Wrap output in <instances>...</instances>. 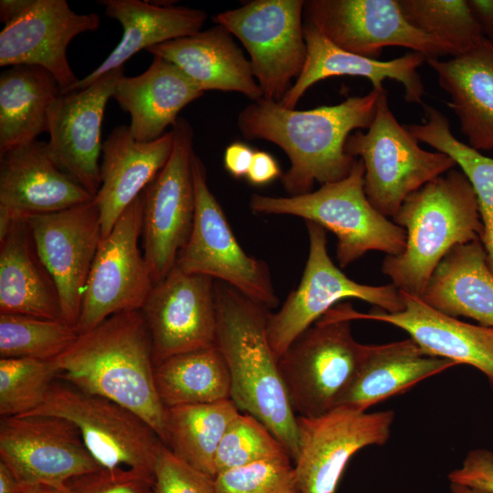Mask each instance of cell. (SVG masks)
I'll return each mask as SVG.
<instances>
[{
  "label": "cell",
  "instance_id": "obj_1",
  "mask_svg": "<svg viewBox=\"0 0 493 493\" xmlns=\"http://www.w3.org/2000/svg\"><path fill=\"white\" fill-rule=\"evenodd\" d=\"M382 89L308 110L262 98L240 111L237 126L246 139L268 141L286 152L290 166L280 177L283 188L289 196L305 194L315 183H333L350 173L357 159L345 152L346 141L352 131L370 127Z\"/></svg>",
  "mask_w": 493,
  "mask_h": 493
},
{
  "label": "cell",
  "instance_id": "obj_2",
  "mask_svg": "<svg viewBox=\"0 0 493 493\" xmlns=\"http://www.w3.org/2000/svg\"><path fill=\"white\" fill-rule=\"evenodd\" d=\"M55 360L59 380L130 409L164 444L166 408L156 390L152 342L141 309L114 314L79 334Z\"/></svg>",
  "mask_w": 493,
  "mask_h": 493
},
{
  "label": "cell",
  "instance_id": "obj_3",
  "mask_svg": "<svg viewBox=\"0 0 493 493\" xmlns=\"http://www.w3.org/2000/svg\"><path fill=\"white\" fill-rule=\"evenodd\" d=\"M215 298V345L229 371L230 399L239 411L264 424L294 460L299 448L297 415L267 338L269 309L217 280Z\"/></svg>",
  "mask_w": 493,
  "mask_h": 493
},
{
  "label": "cell",
  "instance_id": "obj_4",
  "mask_svg": "<svg viewBox=\"0 0 493 493\" xmlns=\"http://www.w3.org/2000/svg\"><path fill=\"white\" fill-rule=\"evenodd\" d=\"M393 219L405 230V248L386 256L382 271L398 290L418 298L448 251L481 241L484 232L476 193L454 169L411 194Z\"/></svg>",
  "mask_w": 493,
  "mask_h": 493
},
{
  "label": "cell",
  "instance_id": "obj_5",
  "mask_svg": "<svg viewBox=\"0 0 493 493\" xmlns=\"http://www.w3.org/2000/svg\"><path fill=\"white\" fill-rule=\"evenodd\" d=\"M249 206L255 214L294 215L332 232L341 267L368 251L397 256L405 248V230L377 211L367 198L361 159L345 178L322 184L316 191L287 197L254 194Z\"/></svg>",
  "mask_w": 493,
  "mask_h": 493
},
{
  "label": "cell",
  "instance_id": "obj_6",
  "mask_svg": "<svg viewBox=\"0 0 493 493\" xmlns=\"http://www.w3.org/2000/svg\"><path fill=\"white\" fill-rule=\"evenodd\" d=\"M345 152L362 161L366 196L386 217H393L411 194L456 165L448 155L420 147L392 112L385 89L380 92L372 124L366 131L359 130L348 137Z\"/></svg>",
  "mask_w": 493,
  "mask_h": 493
},
{
  "label": "cell",
  "instance_id": "obj_7",
  "mask_svg": "<svg viewBox=\"0 0 493 493\" xmlns=\"http://www.w3.org/2000/svg\"><path fill=\"white\" fill-rule=\"evenodd\" d=\"M351 321L330 309L278 359L280 375L297 416H317L334 408L354 377L367 345L355 341Z\"/></svg>",
  "mask_w": 493,
  "mask_h": 493
},
{
  "label": "cell",
  "instance_id": "obj_8",
  "mask_svg": "<svg viewBox=\"0 0 493 493\" xmlns=\"http://www.w3.org/2000/svg\"><path fill=\"white\" fill-rule=\"evenodd\" d=\"M27 414L72 422L102 467L133 468L153 475L163 442L142 417L112 400L82 392L58 379L43 404Z\"/></svg>",
  "mask_w": 493,
  "mask_h": 493
},
{
  "label": "cell",
  "instance_id": "obj_9",
  "mask_svg": "<svg viewBox=\"0 0 493 493\" xmlns=\"http://www.w3.org/2000/svg\"><path fill=\"white\" fill-rule=\"evenodd\" d=\"M194 215L191 234L178 253L175 266L226 283L252 300L273 309L278 298L267 263L240 246L220 204L207 184L205 166L196 154L193 162Z\"/></svg>",
  "mask_w": 493,
  "mask_h": 493
},
{
  "label": "cell",
  "instance_id": "obj_10",
  "mask_svg": "<svg viewBox=\"0 0 493 493\" xmlns=\"http://www.w3.org/2000/svg\"><path fill=\"white\" fill-rule=\"evenodd\" d=\"M303 0H254L217 14L249 54L263 98L279 102L299 76L307 58Z\"/></svg>",
  "mask_w": 493,
  "mask_h": 493
},
{
  "label": "cell",
  "instance_id": "obj_11",
  "mask_svg": "<svg viewBox=\"0 0 493 493\" xmlns=\"http://www.w3.org/2000/svg\"><path fill=\"white\" fill-rule=\"evenodd\" d=\"M306 226L309 249L299 284L267 319V338L278 361L303 331L344 299H358L387 312L404 308L393 284L370 286L349 278L328 254L326 230L312 222Z\"/></svg>",
  "mask_w": 493,
  "mask_h": 493
},
{
  "label": "cell",
  "instance_id": "obj_12",
  "mask_svg": "<svg viewBox=\"0 0 493 493\" xmlns=\"http://www.w3.org/2000/svg\"><path fill=\"white\" fill-rule=\"evenodd\" d=\"M143 193L101 237L91 265L76 325L85 333L109 317L142 309L154 283L139 243L142 232Z\"/></svg>",
  "mask_w": 493,
  "mask_h": 493
},
{
  "label": "cell",
  "instance_id": "obj_13",
  "mask_svg": "<svg viewBox=\"0 0 493 493\" xmlns=\"http://www.w3.org/2000/svg\"><path fill=\"white\" fill-rule=\"evenodd\" d=\"M172 130V153L143 191L142 243L154 284L174 267L194 215V130L184 118Z\"/></svg>",
  "mask_w": 493,
  "mask_h": 493
},
{
  "label": "cell",
  "instance_id": "obj_14",
  "mask_svg": "<svg viewBox=\"0 0 493 493\" xmlns=\"http://www.w3.org/2000/svg\"><path fill=\"white\" fill-rule=\"evenodd\" d=\"M394 416L392 410L369 413L345 406L317 416H297V492L336 493L351 456L366 446L384 445Z\"/></svg>",
  "mask_w": 493,
  "mask_h": 493
},
{
  "label": "cell",
  "instance_id": "obj_15",
  "mask_svg": "<svg viewBox=\"0 0 493 493\" xmlns=\"http://www.w3.org/2000/svg\"><path fill=\"white\" fill-rule=\"evenodd\" d=\"M0 461L24 486L60 491L69 479L102 467L72 422L45 414L0 417Z\"/></svg>",
  "mask_w": 493,
  "mask_h": 493
},
{
  "label": "cell",
  "instance_id": "obj_16",
  "mask_svg": "<svg viewBox=\"0 0 493 493\" xmlns=\"http://www.w3.org/2000/svg\"><path fill=\"white\" fill-rule=\"evenodd\" d=\"M305 22L337 47L375 58L386 47H402L440 58L451 55L439 40L411 26L398 0H308Z\"/></svg>",
  "mask_w": 493,
  "mask_h": 493
},
{
  "label": "cell",
  "instance_id": "obj_17",
  "mask_svg": "<svg viewBox=\"0 0 493 493\" xmlns=\"http://www.w3.org/2000/svg\"><path fill=\"white\" fill-rule=\"evenodd\" d=\"M213 278L175 265L149 293L142 311L152 342L154 364L215 345L216 311Z\"/></svg>",
  "mask_w": 493,
  "mask_h": 493
},
{
  "label": "cell",
  "instance_id": "obj_18",
  "mask_svg": "<svg viewBox=\"0 0 493 493\" xmlns=\"http://www.w3.org/2000/svg\"><path fill=\"white\" fill-rule=\"evenodd\" d=\"M37 254L58 292L64 321L75 328L84 288L101 240L100 213L91 200L26 219Z\"/></svg>",
  "mask_w": 493,
  "mask_h": 493
},
{
  "label": "cell",
  "instance_id": "obj_19",
  "mask_svg": "<svg viewBox=\"0 0 493 493\" xmlns=\"http://www.w3.org/2000/svg\"><path fill=\"white\" fill-rule=\"evenodd\" d=\"M123 67L81 89L61 93L48 110L47 147L55 163L92 196L100 187L101 123Z\"/></svg>",
  "mask_w": 493,
  "mask_h": 493
},
{
  "label": "cell",
  "instance_id": "obj_20",
  "mask_svg": "<svg viewBox=\"0 0 493 493\" xmlns=\"http://www.w3.org/2000/svg\"><path fill=\"white\" fill-rule=\"evenodd\" d=\"M100 24L96 13L78 14L66 0H34L0 32V66L40 67L55 78L62 92L79 79L67 57L69 43L97 30Z\"/></svg>",
  "mask_w": 493,
  "mask_h": 493
},
{
  "label": "cell",
  "instance_id": "obj_21",
  "mask_svg": "<svg viewBox=\"0 0 493 493\" xmlns=\"http://www.w3.org/2000/svg\"><path fill=\"white\" fill-rule=\"evenodd\" d=\"M52 159L47 142L33 141L0 155V236L14 221L93 200Z\"/></svg>",
  "mask_w": 493,
  "mask_h": 493
},
{
  "label": "cell",
  "instance_id": "obj_22",
  "mask_svg": "<svg viewBox=\"0 0 493 493\" xmlns=\"http://www.w3.org/2000/svg\"><path fill=\"white\" fill-rule=\"evenodd\" d=\"M307 58L301 73L278 102L287 109H295L299 99L316 82L341 76L368 79L372 89H383L385 79L400 82L404 89V100L409 103H423L425 89L418 68L425 57L409 52L394 59L382 61L346 51L330 41L312 25L304 22Z\"/></svg>",
  "mask_w": 493,
  "mask_h": 493
},
{
  "label": "cell",
  "instance_id": "obj_23",
  "mask_svg": "<svg viewBox=\"0 0 493 493\" xmlns=\"http://www.w3.org/2000/svg\"><path fill=\"white\" fill-rule=\"evenodd\" d=\"M173 146V130L147 142L137 141L129 126H117L111 131L102 144L101 184L93 198L102 237L163 169Z\"/></svg>",
  "mask_w": 493,
  "mask_h": 493
},
{
  "label": "cell",
  "instance_id": "obj_24",
  "mask_svg": "<svg viewBox=\"0 0 493 493\" xmlns=\"http://www.w3.org/2000/svg\"><path fill=\"white\" fill-rule=\"evenodd\" d=\"M399 291L404 308L397 312L380 309L361 313L351 303H339L336 309L350 320L382 321L405 330L425 354L475 367L486 375L493 390V351L473 333L469 323L434 309L418 297Z\"/></svg>",
  "mask_w": 493,
  "mask_h": 493
},
{
  "label": "cell",
  "instance_id": "obj_25",
  "mask_svg": "<svg viewBox=\"0 0 493 493\" xmlns=\"http://www.w3.org/2000/svg\"><path fill=\"white\" fill-rule=\"evenodd\" d=\"M223 26L173 39L149 48L176 65L202 91L238 92L253 101L263 93L253 74L250 61Z\"/></svg>",
  "mask_w": 493,
  "mask_h": 493
},
{
  "label": "cell",
  "instance_id": "obj_26",
  "mask_svg": "<svg viewBox=\"0 0 493 493\" xmlns=\"http://www.w3.org/2000/svg\"><path fill=\"white\" fill-rule=\"evenodd\" d=\"M98 3L104 6L107 16L121 25L122 37L99 67L61 93L89 86L102 75L123 67L140 50H148L201 31L207 18L204 10L173 4L159 5L141 0H102Z\"/></svg>",
  "mask_w": 493,
  "mask_h": 493
},
{
  "label": "cell",
  "instance_id": "obj_27",
  "mask_svg": "<svg viewBox=\"0 0 493 493\" xmlns=\"http://www.w3.org/2000/svg\"><path fill=\"white\" fill-rule=\"evenodd\" d=\"M204 94L176 65L154 57L150 67L118 80L112 97L131 116L130 130L140 142L162 137L176 124L180 111Z\"/></svg>",
  "mask_w": 493,
  "mask_h": 493
},
{
  "label": "cell",
  "instance_id": "obj_28",
  "mask_svg": "<svg viewBox=\"0 0 493 493\" xmlns=\"http://www.w3.org/2000/svg\"><path fill=\"white\" fill-rule=\"evenodd\" d=\"M425 62L449 95L447 105L468 145L477 151L493 150V43L486 38L462 55Z\"/></svg>",
  "mask_w": 493,
  "mask_h": 493
},
{
  "label": "cell",
  "instance_id": "obj_29",
  "mask_svg": "<svg viewBox=\"0 0 493 493\" xmlns=\"http://www.w3.org/2000/svg\"><path fill=\"white\" fill-rule=\"evenodd\" d=\"M455 365L450 360L425 354L411 338L367 345L354 377L336 406L366 412L369 407Z\"/></svg>",
  "mask_w": 493,
  "mask_h": 493
},
{
  "label": "cell",
  "instance_id": "obj_30",
  "mask_svg": "<svg viewBox=\"0 0 493 493\" xmlns=\"http://www.w3.org/2000/svg\"><path fill=\"white\" fill-rule=\"evenodd\" d=\"M0 313L64 320L57 287L26 220L12 222L0 236Z\"/></svg>",
  "mask_w": 493,
  "mask_h": 493
},
{
  "label": "cell",
  "instance_id": "obj_31",
  "mask_svg": "<svg viewBox=\"0 0 493 493\" xmlns=\"http://www.w3.org/2000/svg\"><path fill=\"white\" fill-rule=\"evenodd\" d=\"M451 317L493 328V273L480 240L457 245L442 258L420 298Z\"/></svg>",
  "mask_w": 493,
  "mask_h": 493
},
{
  "label": "cell",
  "instance_id": "obj_32",
  "mask_svg": "<svg viewBox=\"0 0 493 493\" xmlns=\"http://www.w3.org/2000/svg\"><path fill=\"white\" fill-rule=\"evenodd\" d=\"M61 94L55 78L37 66L8 67L0 74V155L47 131L48 110Z\"/></svg>",
  "mask_w": 493,
  "mask_h": 493
},
{
  "label": "cell",
  "instance_id": "obj_33",
  "mask_svg": "<svg viewBox=\"0 0 493 493\" xmlns=\"http://www.w3.org/2000/svg\"><path fill=\"white\" fill-rule=\"evenodd\" d=\"M165 408L164 445L179 459L215 479L218 446L239 409L231 399Z\"/></svg>",
  "mask_w": 493,
  "mask_h": 493
},
{
  "label": "cell",
  "instance_id": "obj_34",
  "mask_svg": "<svg viewBox=\"0 0 493 493\" xmlns=\"http://www.w3.org/2000/svg\"><path fill=\"white\" fill-rule=\"evenodd\" d=\"M165 407L219 402L231 397V378L215 345L172 356L154 368Z\"/></svg>",
  "mask_w": 493,
  "mask_h": 493
},
{
  "label": "cell",
  "instance_id": "obj_35",
  "mask_svg": "<svg viewBox=\"0 0 493 493\" xmlns=\"http://www.w3.org/2000/svg\"><path fill=\"white\" fill-rule=\"evenodd\" d=\"M423 106L424 122L404 126L418 142L453 159L470 182L484 229L481 243L493 273V158L457 140L451 132L447 117L439 110L427 104Z\"/></svg>",
  "mask_w": 493,
  "mask_h": 493
},
{
  "label": "cell",
  "instance_id": "obj_36",
  "mask_svg": "<svg viewBox=\"0 0 493 493\" xmlns=\"http://www.w3.org/2000/svg\"><path fill=\"white\" fill-rule=\"evenodd\" d=\"M407 22L446 45L452 57L486 39L467 0H398Z\"/></svg>",
  "mask_w": 493,
  "mask_h": 493
},
{
  "label": "cell",
  "instance_id": "obj_37",
  "mask_svg": "<svg viewBox=\"0 0 493 493\" xmlns=\"http://www.w3.org/2000/svg\"><path fill=\"white\" fill-rule=\"evenodd\" d=\"M78 336L61 320L0 313V358L56 359Z\"/></svg>",
  "mask_w": 493,
  "mask_h": 493
},
{
  "label": "cell",
  "instance_id": "obj_38",
  "mask_svg": "<svg viewBox=\"0 0 493 493\" xmlns=\"http://www.w3.org/2000/svg\"><path fill=\"white\" fill-rule=\"evenodd\" d=\"M59 373L55 359L0 358V417L27 414L37 409Z\"/></svg>",
  "mask_w": 493,
  "mask_h": 493
},
{
  "label": "cell",
  "instance_id": "obj_39",
  "mask_svg": "<svg viewBox=\"0 0 493 493\" xmlns=\"http://www.w3.org/2000/svg\"><path fill=\"white\" fill-rule=\"evenodd\" d=\"M291 457L268 428L253 415L239 413L218 446L215 475L259 461Z\"/></svg>",
  "mask_w": 493,
  "mask_h": 493
},
{
  "label": "cell",
  "instance_id": "obj_40",
  "mask_svg": "<svg viewBox=\"0 0 493 493\" xmlns=\"http://www.w3.org/2000/svg\"><path fill=\"white\" fill-rule=\"evenodd\" d=\"M214 484L215 493H298L291 458L229 469L218 474Z\"/></svg>",
  "mask_w": 493,
  "mask_h": 493
},
{
  "label": "cell",
  "instance_id": "obj_41",
  "mask_svg": "<svg viewBox=\"0 0 493 493\" xmlns=\"http://www.w3.org/2000/svg\"><path fill=\"white\" fill-rule=\"evenodd\" d=\"M153 481L142 470L101 467L69 479L62 493H152Z\"/></svg>",
  "mask_w": 493,
  "mask_h": 493
},
{
  "label": "cell",
  "instance_id": "obj_42",
  "mask_svg": "<svg viewBox=\"0 0 493 493\" xmlns=\"http://www.w3.org/2000/svg\"><path fill=\"white\" fill-rule=\"evenodd\" d=\"M154 493H215L214 479L175 456L164 445L153 468Z\"/></svg>",
  "mask_w": 493,
  "mask_h": 493
},
{
  "label": "cell",
  "instance_id": "obj_43",
  "mask_svg": "<svg viewBox=\"0 0 493 493\" xmlns=\"http://www.w3.org/2000/svg\"><path fill=\"white\" fill-rule=\"evenodd\" d=\"M448 479L452 484L493 493V452L485 448L469 451L461 467L448 474Z\"/></svg>",
  "mask_w": 493,
  "mask_h": 493
},
{
  "label": "cell",
  "instance_id": "obj_44",
  "mask_svg": "<svg viewBox=\"0 0 493 493\" xmlns=\"http://www.w3.org/2000/svg\"><path fill=\"white\" fill-rule=\"evenodd\" d=\"M282 173L277 160L268 152L255 151L248 173L247 181L253 185H265L278 177H281Z\"/></svg>",
  "mask_w": 493,
  "mask_h": 493
},
{
  "label": "cell",
  "instance_id": "obj_45",
  "mask_svg": "<svg viewBox=\"0 0 493 493\" xmlns=\"http://www.w3.org/2000/svg\"><path fill=\"white\" fill-rule=\"evenodd\" d=\"M255 151L247 144L235 142L228 145L224 153L226 170L235 178L246 176Z\"/></svg>",
  "mask_w": 493,
  "mask_h": 493
},
{
  "label": "cell",
  "instance_id": "obj_46",
  "mask_svg": "<svg viewBox=\"0 0 493 493\" xmlns=\"http://www.w3.org/2000/svg\"><path fill=\"white\" fill-rule=\"evenodd\" d=\"M485 37L493 43V0H467Z\"/></svg>",
  "mask_w": 493,
  "mask_h": 493
},
{
  "label": "cell",
  "instance_id": "obj_47",
  "mask_svg": "<svg viewBox=\"0 0 493 493\" xmlns=\"http://www.w3.org/2000/svg\"><path fill=\"white\" fill-rule=\"evenodd\" d=\"M34 0H1L0 21L5 25L14 21L26 12Z\"/></svg>",
  "mask_w": 493,
  "mask_h": 493
},
{
  "label": "cell",
  "instance_id": "obj_48",
  "mask_svg": "<svg viewBox=\"0 0 493 493\" xmlns=\"http://www.w3.org/2000/svg\"><path fill=\"white\" fill-rule=\"evenodd\" d=\"M26 488L11 469L0 461V493H26Z\"/></svg>",
  "mask_w": 493,
  "mask_h": 493
},
{
  "label": "cell",
  "instance_id": "obj_49",
  "mask_svg": "<svg viewBox=\"0 0 493 493\" xmlns=\"http://www.w3.org/2000/svg\"><path fill=\"white\" fill-rule=\"evenodd\" d=\"M473 333L493 351V328L469 324Z\"/></svg>",
  "mask_w": 493,
  "mask_h": 493
},
{
  "label": "cell",
  "instance_id": "obj_50",
  "mask_svg": "<svg viewBox=\"0 0 493 493\" xmlns=\"http://www.w3.org/2000/svg\"><path fill=\"white\" fill-rule=\"evenodd\" d=\"M26 493H62V491L47 486H28L26 488Z\"/></svg>",
  "mask_w": 493,
  "mask_h": 493
},
{
  "label": "cell",
  "instance_id": "obj_51",
  "mask_svg": "<svg viewBox=\"0 0 493 493\" xmlns=\"http://www.w3.org/2000/svg\"><path fill=\"white\" fill-rule=\"evenodd\" d=\"M451 493H489L487 491L471 488L468 487L450 483Z\"/></svg>",
  "mask_w": 493,
  "mask_h": 493
},
{
  "label": "cell",
  "instance_id": "obj_52",
  "mask_svg": "<svg viewBox=\"0 0 493 493\" xmlns=\"http://www.w3.org/2000/svg\"><path fill=\"white\" fill-rule=\"evenodd\" d=\"M152 493H154V491Z\"/></svg>",
  "mask_w": 493,
  "mask_h": 493
}]
</instances>
